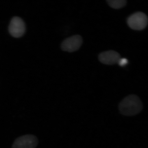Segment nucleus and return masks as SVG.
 <instances>
[{
  "instance_id": "f257e3e1",
  "label": "nucleus",
  "mask_w": 148,
  "mask_h": 148,
  "mask_svg": "<svg viewBox=\"0 0 148 148\" xmlns=\"http://www.w3.org/2000/svg\"><path fill=\"white\" fill-rule=\"evenodd\" d=\"M140 98L135 95H130L121 101L119 105L120 112L126 116H132L140 113L143 109Z\"/></svg>"
},
{
  "instance_id": "f03ea898",
  "label": "nucleus",
  "mask_w": 148,
  "mask_h": 148,
  "mask_svg": "<svg viewBox=\"0 0 148 148\" xmlns=\"http://www.w3.org/2000/svg\"><path fill=\"white\" fill-rule=\"evenodd\" d=\"M128 26L133 30H142L147 25L148 18L145 13L137 12L133 14L127 19Z\"/></svg>"
},
{
  "instance_id": "7ed1b4c3",
  "label": "nucleus",
  "mask_w": 148,
  "mask_h": 148,
  "mask_svg": "<svg viewBox=\"0 0 148 148\" xmlns=\"http://www.w3.org/2000/svg\"><path fill=\"white\" fill-rule=\"evenodd\" d=\"M38 143V139L34 135H25L17 138L14 141L12 148H36Z\"/></svg>"
},
{
  "instance_id": "20e7f679",
  "label": "nucleus",
  "mask_w": 148,
  "mask_h": 148,
  "mask_svg": "<svg viewBox=\"0 0 148 148\" xmlns=\"http://www.w3.org/2000/svg\"><path fill=\"white\" fill-rule=\"evenodd\" d=\"M26 30L25 24L21 18L13 17L9 26V32L12 36L18 38L24 34Z\"/></svg>"
},
{
  "instance_id": "39448f33",
  "label": "nucleus",
  "mask_w": 148,
  "mask_h": 148,
  "mask_svg": "<svg viewBox=\"0 0 148 148\" xmlns=\"http://www.w3.org/2000/svg\"><path fill=\"white\" fill-rule=\"evenodd\" d=\"M82 43L81 36L79 35H76L64 40L61 44V49L64 51L74 52L79 49Z\"/></svg>"
},
{
  "instance_id": "423d86ee",
  "label": "nucleus",
  "mask_w": 148,
  "mask_h": 148,
  "mask_svg": "<svg viewBox=\"0 0 148 148\" xmlns=\"http://www.w3.org/2000/svg\"><path fill=\"white\" fill-rule=\"evenodd\" d=\"M120 58L119 53L112 50L102 52L99 56V61L106 65H114L117 64Z\"/></svg>"
},
{
  "instance_id": "0eeeda50",
  "label": "nucleus",
  "mask_w": 148,
  "mask_h": 148,
  "mask_svg": "<svg viewBox=\"0 0 148 148\" xmlns=\"http://www.w3.org/2000/svg\"><path fill=\"white\" fill-rule=\"evenodd\" d=\"M107 2L111 7L116 9L123 7L126 3L125 0H108Z\"/></svg>"
},
{
  "instance_id": "6e6552de",
  "label": "nucleus",
  "mask_w": 148,
  "mask_h": 148,
  "mask_svg": "<svg viewBox=\"0 0 148 148\" xmlns=\"http://www.w3.org/2000/svg\"><path fill=\"white\" fill-rule=\"evenodd\" d=\"M128 63V61L127 59L125 58H121L119 59L118 64H119V66H123L126 65Z\"/></svg>"
}]
</instances>
